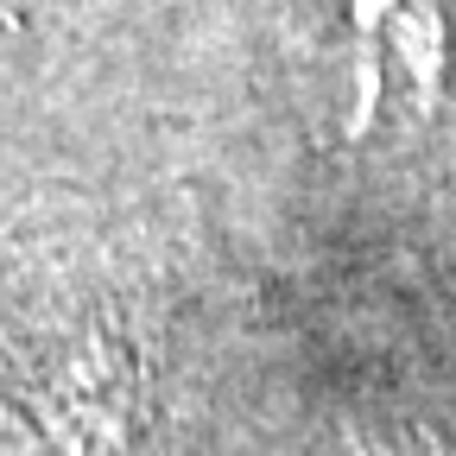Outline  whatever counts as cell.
<instances>
[{
  "mask_svg": "<svg viewBox=\"0 0 456 456\" xmlns=\"http://www.w3.org/2000/svg\"><path fill=\"white\" fill-rule=\"evenodd\" d=\"M456 51V0H323L317 83L342 140L437 114Z\"/></svg>",
  "mask_w": 456,
  "mask_h": 456,
  "instance_id": "6da1fadb",
  "label": "cell"
},
{
  "mask_svg": "<svg viewBox=\"0 0 456 456\" xmlns=\"http://www.w3.org/2000/svg\"><path fill=\"white\" fill-rule=\"evenodd\" d=\"M146 355L121 330H77L0 374V456H134Z\"/></svg>",
  "mask_w": 456,
  "mask_h": 456,
  "instance_id": "7a4b0ae2",
  "label": "cell"
}]
</instances>
